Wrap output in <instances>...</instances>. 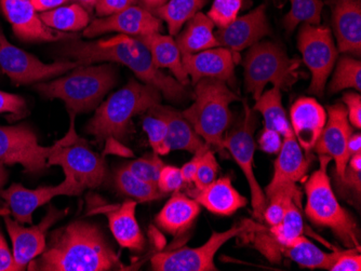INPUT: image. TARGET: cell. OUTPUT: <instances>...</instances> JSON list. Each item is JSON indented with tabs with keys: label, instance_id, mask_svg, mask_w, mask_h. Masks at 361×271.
<instances>
[{
	"label": "cell",
	"instance_id": "cell-31",
	"mask_svg": "<svg viewBox=\"0 0 361 271\" xmlns=\"http://www.w3.org/2000/svg\"><path fill=\"white\" fill-rule=\"evenodd\" d=\"M39 18L48 27L63 33L78 32L90 24L88 10L76 3L42 12Z\"/></svg>",
	"mask_w": 361,
	"mask_h": 271
},
{
	"label": "cell",
	"instance_id": "cell-26",
	"mask_svg": "<svg viewBox=\"0 0 361 271\" xmlns=\"http://www.w3.org/2000/svg\"><path fill=\"white\" fill-rule=\"evenodd\" d=\"M165 121L168 127V141L171 151H185L190 153H197L207 143L195 132L194 127L186 120L180 111L170 106L160 104L146 111Z\"/></svg>",
	"mask_w": 361,
	"mask_h": 271
},
{
	"label": "cell",
	"instance_id": "cell-50",
	"mask_svg": "<svg viewBox=\"0 0 361 271\" xmlns=\"http://www.w3.org/2000/svg\"><path fill=\"white\" fill-rule=\"evenodd\" d=\"M210 145L207 144L206 146L200 149V151L194 153L195 156L192 160L188 161L183 167L180 168V174H182V177H183L185 183H192L194 182L195 174H196L197 169H198V165H200L204 153L210 149Z\"/></svg>",
	"mask_w": 361,
	"mask_h": 271
},
{
	"label": "cell",
	"instance_id": "cell-45",
	"mask_svg": "<svg viewBox=\"0 0 361 271\" xmlns=\"http://www.w3.org/2000/svg\"><path fill=\"white\" fill-rule=\"evenodd\" d=\"M137 4V0H97L94 8L97 15L103 18L119 13Z\"/></svg>",
	"mask_w": 361,
	"mask_h": 271
},
{
	"label": "cell",
	"instance_id": "cell-22",
	"mask_svg": "<svg viewBox=\"0 0 361 271\" xmlns=\"http://www.w3.org/2000/svg\"><path fill=\"white\" fill-rule=\"evenodd\" d=\"M290 125L301 149L310 153L324 130L326 113L313 98H301L290 109Z\"/></svg>",
	"mask_w": 361,
	"mask_h": 271
},
{
	"label": "cell",
	"instance_id": "cell-57",
	"mask_svg": "<svg viewBox=\"0 0 361 271\" xmlns=\"http://www.w3.org/2000/svg\"><path fill=\"white\" fill-rule=\"evenodd\" d=\"M72 3L79 4L82 6L85 9L88 10L89 12L92 11L93 8L95 7V4L97 3V0H70Z\"/></svg>",
	"mask_w": 361,
	"mask_h": 271
},
{
	"label": "cell",
	"instance_id": "cell-11",
	"mask_svg": "<svg viewBox=\"0 0 361 271\" xmlns=\"http://www.w3.org/2000/svg\"><path fill=\"white\" fill-rule=\"evenodd\" d=\"M298 46L303 62L310 74V94L322 98L326 80L336 65L338 49L332 38L331 30L322 26L303 24L298 37Z\"/></svg>",
	"mask_w": 361,
	"mask_h": 271
},
{
	"label": "cell",
	"instance_id": "cell-39",
	"mask_svg": "<svg viewBox=\"0 0 361 271\" xmlns=\"http://www.w3.org/2000/svg\"><path fill=\"white\" fill-rule=\"evenodd\" d=\"M143 130L149 137V144L154 153L158 156H166L171 151L165 121L147 113L143 119Z\"/></svg>",
	"mask_w": 361,
	"mask_h": 271
},
{
	"label": "cell",
	"instance_id": "cell-37",
	"mask_svg": "<svg viewBox=\"0 0 361 271\" xmlns=\"http://www.w3.org/2000/svg\"><path fill=\"white\" fill-rule=\"evenodd\" d=\"M291 9L283 19V26L292 32L299 24L318 25L322 22L324 3L322 0H289Z\"/></svg>",
	"mask_w": 361,
	"mask_h": 271
},
{
	"label": "cell",
	"instance_id": "cell-47",
	"mask_svg": "<svg viewBox=\"0 0 361 271\" xmlns=\"http://www.w3.org/2000/svg\"><path fill=\"white\" fill-rule=\"evenodd\" d=\"M25 107V100L20 95L0 91V114L4 113H11L13 115L22 114Z\"/></svg>",
	"mask_w": 361,
	"mask_h": 271
},
{
	"label": "cell",
	"instance_id": "cell-58",
	"mask_svg": "<svg viewBox=\"0 0 361 271\" xmlns=\"http://www.w3.org/2000/svg\"><path fill=\"white\" fill-rule=\"evenodd\" d=\"M8 179V171L6 170L5 163L0 161V188L5 185Z\"/></svg>",
	"mask_w": 361,
	"mask_h": 271
},
{
	"label": "cell",
	"instance_id": "cell-33",
	"mask_svg": "<svg viewBox=\"0 0 361 271\" xmlns=\"http://www.w3.org/2000/svg\"><path fill=\"white\" fill-rule=\"evenodd\" d=\"M253 111L262 114L264 118V127L277 131L281 137L291 127L283 106L281 89L274 87L271 90L262 93L261 96L255 101Z\"/></svg>",
	"mask_w": 361,
	"mask_h": 271
},
{
	"label": "cell",
	"instance_id": "cell-20",
	"mask_svg": "<svg viewBox=\"0 0 361 271\" xmlns=\"http://www.w3.org/2000/svg\"><path fill=\"white\" fill-rule=\"evenodd\" d=\"M269 32L265 6L262 5L250 13L237 18L226 27L220 28L216 37L220 46L237 53L259 42Z\"/></svg>",
	"mask_w": 361,
	"mask_h": 271
},
{
	"label": "cell",
	"instance_id": "cell-56",
	"mask_svg": "<svg viewBox=\"0 0 361 271\" xmlns=\"http://www.w3.org/2000/svg\"><path fill=\"white\" fill-rule=\"evenodd\" d=\"M348 167H350V169L354 170V171L361 172V153L350 156Z\"/></svg>",
	"mask_w": 361,
	"mask_h": 271
},
{
	"label": "cell",
	"instance_id": "cell-17",
	"mask_svg": "<svg viewBox=\"0 0 361 271\" xmlns=\"http://www.w3.org/2000/svg\"><path fill=\"white\" fill-rule=\"evenodd\" d=\"M162 30L161 21L142 6H131L119 13L91 22L84 30L85 37L93 38L102 34L117 32L121 35H151Z\"/></svg>",
	"mask_w": 361,
	"mask_h": 271
},
{
	"label": "cell",
	"instance_id": "cell-5",
	"mask_svg": "<svg viewBox=\"0 0 361 271\" xmlns=\"http://www.w3.org/2000/svg\"><path fill=\"white\" fill-rule=\"evenodd\" d=\"M115 84L113 65H80L68 76L36 84L35 89L44 98L62 100L68 114L76 116L93 111Z\"/></svg>",
	"mask_w": 361,
	"mask_h": 271
},
{
	"label": "cell",
	"instance_id": "cell-21",
	"mask_svg": "<svg viewBox=\"0 0 361 271\" xmlns=\"http://www.w3.org/2000/svg\"><path fill=\"white\" fill-rule=\"evenodd\" d=\"M283 137V145L275 161L273 179L264 190L267 199L281 186L301 181L310 170V158L303 153L291 127Z\"/></svg>",
	"mask_w": 361,
	"mask_h": 271
},
{
	"label": "cell",
	"instance_id": "cell-53",
	"mask_svg": "<svg viewBox=\"0 0 361 271\" xmlns=\"http://www.w3.org/2000/svg\"><path fill=\"white\" fill-rule=\"evenodd\" d=\"M32 6L37 12L49 11L54 8L61 7L64 4L68 3L70 0H30Z\"/></svg>",
	"mask_w": 361,
	"mask_h": 271
},
{
	"label": "cell",
	"instance_id": "cell-44",
	"mask_svg": "<svg viewBox=\"0 0 361 271\" xmlns=\"http://www.w3.org/2000/svg\"><path fill=\"white\" fill-rule=\"evenodd\" d=\"M184 182L180 169L172 165H165L160 172L157 186L162 194L176 193L183 186Z\"/></svg>",
	"mask_w": 361,
	"mask_h": 271
},
{
	"label": "cell",
	"instance_id": "cell-41",
	"mask_svg": "<svg viewBox=\"0 0 361 271\" xmlns=\"http://www.w3.org/2000/svg\"><path fill=\"white\" fill-rule=\"evenodd\" d=\"M243 5V0H214L207 15L214 26L224 28L238 18Z\"/></svg>",
	"mask_w": 361,
	"mask_h": 271
},
{
	"label": "cell",
	"instance_id": "cell-4",
	"mask_svg": "<svg viewBox=\"0 0 361 271\" xmlns=\"http://www.w3.org/2000/svg\"><path fill=\"white\" fill-rule=\"evenodd\" d=\"M195 86V102L182 114L195 132L224 157V134L233 123L229 105L239 101L238 95L218 79L204 78Z\"/></svg>",
	"mask_w": 361,
	"mask_h": 271
},
{
	"label": "cell",
	"instance_id": "cell-10",
	"mask_svg": "<svg viewBox=\"0 0 361 271\" xmlns=\"http://www.w3.org/2000/svg\"><path fill=\"white\" fill-rule=\"evenodd\" d=\"M257 118L255 111L251 109L248 104H245L243 118L224 137V149L231 153L248 181L253 218L257 220H263L267 199L253 171L255 151V131L257 129Z\"/></svg>",
	"mask_w": 361,
	"mask_h": 271
},
{
	"label": "cell",
	"instance_id": "cell-2",
	"mask_svg": "<svg viewBox=\"0 0 361 271\" xmlns=\"http://www.w3.org/2000/svg\"><path fill=\"white\" fill-rule=\"evenodd\" d=\"M59 54L81 65L94 62L121 63L142 82L158 89L166 100L180 102L188 98L185 87L154 65L151 52L137 38L121 34L107 39L82 42L76 36L61 42Z\"/></svg>",
	"mask_w": 361,
	"mask_h": 271
},
{
	"label": "cell",
	"instance_id": "cell-48",
	"mask_svg": "<svg viewBox=\"0 0 361 271\" xmlns=\"http://www.w3.org/2000/svg\"><path fill=\"white\" fill-rule=\"evenodd\" d=\"M259 149L267 153H278L283 145V137L277 131L267 129L262 131L259 137Z\"/></svg>",
	"mask_w": 361,
	"mask_h": 271
},
{
	"label": "cell",
	"instance_id": "cell-40",
	"mask_svg": "<svg viewBox=\"0 0 361 271\" xmlns=\"http://www.w3.org/2000/svg\"><path fill=\"white\" fill-rule=\"evenodd\" d=\"M165 165L159 156L153 153H147L144 157L125 163L123 167L139 179L157 185L160 172Z\"/></svg>",
	"mask_w": 361,
	"mask_h": 271
},
{
	"label": "cell",
	"instance_id": "cell-13",
	"mask_svg": "<svg viewBox=\"0 0 361 271\" xmlns=\"http://www.w3.org/2000/svg\"><path fill=\"white\" fill-rule=\"evenodd\" d=\"M54 146L42 147L28 125L0 127V161L5 165L19 163L25 173H40L48 168L49 156Z\"/></svg>",
	"mask_w": 361,
	"mask_h": 271
},
{
	"label": "cell",
	"instance_id": "cell-30",
	"mask_svg": "<svg viewBox=\"0 0 361 271\" xmlns=\"http://www.w3.org/2000/svg\"><path fill=\"white\" fill-rule=\"evenodd\" d=\"M281 254L297 263L300 267L308 269L329 270L334 252L326 253L310 241L304 234L294 239L286 246H281Z\"/></svg>",
	"mask_w": 361,
	"mask_h": 271
},
{
	"label": "cell",
	"instance_id": "cell-24",
	"mask_svg": "<svg viewBox=\"0 0 361 271\" xmlns=\"http://www.w3.org/2000/svg\"><path fill=\"white\" fill-rule=\"evenodd\" d=\"M137 204V201L133 200H128L117 206L102 204L97 206L93 212L106 214L109 229L121 248L142 251L145 246V238L135 218Z\"/></svg>",
	"mask_w": 361,
	"mask_h": 271
},
{
	"label": "cell",
	"instance_id": "cell-25",
	"mask_svg": "<svg viewBox=\"0 0 361 271\" xmlns=\"http://www.w3.org/2000/svg\"><path fill=\"white\" fill-rule=\"evenodd\" d=\"M188 195L211 213L220 216L234 215L248 203L247 198L239 194L228 177L216 179L202 189L190 190Z\"/></svg>",
	"mask_w": 361,
	"mask_h": 271
},
{
	"label": "cell",
	"instance_id": "cell-3",
	"mask_svg": "<svg viewBox=\"0 0 361 271\" xmlns=\"http://www.w3.org/2000/svg\"><path fill=\"white\" fill-rule=\"evenodd\" d=\"M161 96L155 87L131 79L97 107L87 125L86 132L93 135L97 143L109 137L123 141L133 132V119L160 104Z\"/></svg>",
	"mask_w": 361,
	"mask_h": 271
},
{
	"label": "cell",
	"instance_id": "cell-14",
	"mask_svg": "<svg viewBox=\"0 0 361 271\" xmlns=\"http://www.w3.org/2000/svg\"><path fill=\"white\" fill-rule=\"evenodd\" d=\"M64 173V182L58 186L27 189L21 184H12L8 189H0V197L7 202L16 222L32 224L34 211L52 198L56 196H78L84 191V186L78 183L73 174Z\"/></svg>",
	"mask_w": 361,
	"mask_h": 271
},
{
	"label": "cell",
	"instance_id": "cell-34",
	"mask_svg": "<svg viewBox=\"0 0 361 271\" xmlns=\"http://www.w3.org/2000/svg\"><path fill=\"white\" fill-rule=\"evenodd\" d=\"M115 185L121 194L139 202L154 201L165 196L157 185L139 179L123 165L115 174Z\"/></svg>",
	"mask_w": 361,
	"mask_h": 271
},
{
	"label": "cell",
	"instance_id": "cell-15",
	"mask_svg": "<svg viewBox=\"0 0 361 271\" xmlns=\"http://www.w3.org/2000/svg\"><path fill=\"white\" fill-rule=\"evenodd\" d=\"M65 213L66 211H59L54 206H50L42 222L30 228L23 227L19 222L6 216V226L13 246L14 262L19 271L27 268L28 264L44 252L47 246V232Z\"/></svg>",
	"mask_w": 361,
	"mask_h": 271
},
{
	"label": "cell",
	"instance_id": "cell-38",
	"mask_svg": "<svg viewBox=\"0 0 361 271\" xmlns=\"http://www.w3.org/2000/svg\"><path fill=\"white\" fill-rule=\"evenodd\" d=\"M350 88L358 92L361 90V63L350 56H343L336 65L329 90L336 93Z\"/></svg>",
	"mask_w": 361,
	"mask_h": 271
},
{
	"label": "cell",
	"instance_id": "cell-8",
	"mask_svg": "<svg viewBox=\"0 0 361 271\" xmlns=\"http://www.w3.org/2000/svg\"><path fill=\"white\" fill-rule=\"evenodd\" d=\"M252 220H243L226 232H213L208 241L200 248H182L156 253L152 258V268L156 271H216L214 258L229 240L259 228Z\"/></svg>",
	"mask_w": 361,
	"mask_h": 271
},
{
	"label": "cell",
	"instance_id": "cell-28",
	"mask_svg": "<svg viewBox=\"0 0 361 271\" xmlns=\"http://www.w3.org/2000/svg\"><path fill=\"white\" fill-rule=\"evenodd\" d=\"M135 38H137L151 52L154 65L158 70L167 68L182 86L190 84L188 73L184 70L182 63V54L172 36L155 33L151 35L137 36Z\"/></svg>",
	"mask_w": 361,
	"mask_h": 271
},
{
	"label": "cell",
	"instance_id": "cell-52",
	"mask_svg": "<svg viewBox=\"0 0 361 271\" xmlns=\"http://www.w3.org/2000/svg\"><path fill=\"white\" fill-rule=\"evenodd\" d=\"M106 155L119 156V157L133 158L135 157L133 151L128 149L127 146L121 143L119 139L109 137L105 139L104 151H103V157Z\"/></svg>",
	"mask_w": 361,
	"mask_h": 271
},
{
	"label": "cell",
	"instance_id": "cell-16",
	"mask_svg": "<svg viewBox=\"0 0 361 271\" xmlns=\"http://www.w3.org/2000/svg\"><path fill=\"white\" fill-rule=\"evenodd\" d=\"M352 134L353 127L348 120L346 107L343 104L329 107L328 119L314 151L319 156H329L334 160L338 177H344L348 168L350 158L348 151V141Z\"/></svg>",
	"mask_w": 361,
	"mask_h": 271
},
{
	"label": "cell",
	"instance_id": "cell-7",
	"mask_svg": "<svg viewBox=\"0 0 361 271\" xmlns=\"http://www.w3.org/2000/svg\"><path fill=\"white\" fill-rule=\"evenodd\" d=\"M243 68L245 90L257 101L267 84L286 90L297 82L299 62L290 58L278 44L263 42L251 46Z\"/></svg>",
	"mask_w": 361,
	"mask_h": 271
},
{
	"label": "cell",
	"instance_id": "cell-12",
	"mask_svg": "<svg viewBox=\"0 0 361 271\" xmlns=\"http://www.w3.org/2000/svg\"><path fill=\"white\" fill-rule=\"evenodd\" d=\"M81 64L75 61H56L46 64L36 56L10 44L0 28V70L16 84H28L44 82L66 74Z\"/></svg>",
	"mask_w": 361,
	"mask_h": 271
},
{
	"label": "cell",
	"instance_id": "cell-32",
	"mask_svg": "<svg viewBox=\"0 0 361 271\" xmlns=\"http://www.w3.org/2000/svg\"><path fill=\"white\" fill-rule=\"evenodd\" d=\"M208 0H168L153 12L160 21L167 23L170 35L176 36L184 25L206 6Z\"/></svg>",
	"mask_w": 361,
	"mask_h": 271
},
{
	"label": "cell",
	"instance_id": "cell-29",
	"mask_svg": "<svg viewBox=\"0 0 361 271\" xmlns=\"http://www.w3.org/2000/svg\"><path fill=\"white\" fill-rule=\"evenodd\" d=\"M213 28L214 24L208 15L198 12L186 23V27L176 38L180 54H194L220 46L216 34L213 33Z\"/></svg>",
	"mask_w": 361,
	"mask_h": 271
},
{
	"label": "cell",
	"instance_id": "cell-51",
	"mask_svg": "<svg viewBox=\"0 0 361 271\" xmlns=\"http://www.w3.org/2000/svg\"><path fill=\"white\" fill-rule=\"evenodd\" d=\"M0 271H19L14 262L13 253L8 248L5 237L0 232Z\"/></svg>",
	"mask_w": 361,
	"mask_h": 271
},
{
	"label": "cell",
	"instance_id": "cell-46",
	"mask_svg": "<svg viewBox=\"0 0 361 271\" xmlns=\"http://www.w3.org/2000/svg\"><path fill=\"white\" fill-rule=\"evenodd\" d=\"M343 102L346 105L348 120L353 127L360 130L361 127V96L359 93L348 92L343 95Z\"/></svg>",
	"mask_w": 361,
	"mask_h": 271
},
{
	"label": "cell",
	"instance_id": "cell-43",
	"mask_svg": "<svg viewBox=\"0 0 361 271\" xmlns=\"http://www.w3.org/2000/svg\"><path fill=\"white\" fill-rule=\"evenodd\" d=\"M360 248H350L346 251H334L329 271H360Z\"/></svg>",
	"mask_w": 361,
	"mask_h": 271
},
{
	"label": "cell",
	"instance_id": "cell-35",
	"mask_svg": "<svg viewBox=\"0 0 361 271\" xmlns=\"http://www.w3.org/2000/svg\"><path fill=\"white\" fill-rule=\"evenodd\" d=\"M306 226L302 216V204L291 201L286 209L283 220L269 228V234L281 246H286L294 239L305 234Z\"/></svg>",
	"mask_w": 361,
	"mask_h": 271
},
{
	"label": "cell",
	"instance_id": "cell-42",
	"mask_svg": "<svg viewBox=\"0 0 361 271\" xmlns=\"http://www.w3.org/2000/svg\"><path fill=\"white\" fill-rule=\"evenodd\" d=\"M218 173L219 165L216 156L211 149H209L198 165L192 183L195 184L196 188L202 189L216 181Z\"/></svg>",
	"mask_w": 361,
	"mask_h": 271
},
{
	"label": "cell",
	"instance_id": "cell-9",
	"mask_svg": "<svg viewBox=\"0 0 361 271\" xmlns=\"http://www.w3.org/2000/svg\"><path fill=\"white\" fill-rule=\"evenodd\" d=\"M71 127L64 137L56 141V149L49 156L48 167L60 165L64 172L73 174L84 188L100 186L105 177L104 159L86 146L75 131V115H70Z\"/></svg>",
	"mask_w": 361,
	"mask_h": 271
},
{
	"label": "cell",
	"instance_id": "cell-36",
	"mask_svg": "<svg viewBox=\"0 0 361 271\" xmlns=\"http://www.w3.org/2000/svg\"><path fill=\"white\" fill-rule=\"evenodd\" d=\"M291 201L302 204V193L297 184L281 186L271 197L267 198V206L265 208L263 220L267 222L269 227L281 222L286 209Z\"/></svg>",
	"mask_w": 361,
	"mask_h": 271
},
{
	"label": "cell",
	"instance_id": "cell-27",
	"mask_svg": "<svg viewBox=\"0 0 361 271\" xmlns=\"http://www.w3.org/2000/svg\"><path fill=\"white\" fill-rule=\"evenodd\" d=\"M200 210L192 198L176 191L156 216V222L172 236H180L192 227Z\"/></svg>",
	"mask_w": 361,
	"mask_h": 271
},
{
	"label": "cell",
	"instance_id": "cell-23",
	"mask_svg": "<svg viewBox=\"0 0 361 271\" xmlns=\"http://www.w3.org/2000/svg\"><path fill=\"white\" fill-rule=\"evenodd\" d=\"M332 23L338 50L360 56L361 0H332Z\"/></svg>",
	"mask_w": 361,
	"mask_h": 271
},
{
	"label": "cell",
	"instance_id": "cell-55",
	"mask_svg": "<svg viewBox=\"0 0 361 271\" xmlns=\"http://www.w3.org/2000/svg\"><path fill=\"white\" fill-rule=\"evenodd\" d=\"M168 0H139V3L141 4L142 7L149 10L153 13L155 10L158 8L162 7L167 3Z\"/></svg>",
	"mask_w": 361,
	"mask_h": 271
},
{
	"label": "cell",
	"instance_id": "cell-1",
	"mask_svg": "<svg viewBox=\"0 0 361 271\" xmlns=\"http://www.w3.org/2000/svg\"><path fill=\"white\" fill-rule=\"evenodd\" d=\"M28 270H128L114 252L100 228L85 220H75L50 234L39 258L28 264Z\"/></svg>",
	"mask_w": 361,
	"mask_h": 271
},
{
	"label": "cell",
	"instance_id": "cell-19",
	"mask_svg": "<svg viewBox=\"0 0 361 271\" xmlns=\"http://www.w3.org/2000/svg\"><path fill=\"white\" fill-rule=\"evenodd\" d=\"M236 62V52L224 46L182 56L184 70L194 84L204 78L218 79L226 84H233Z\"/></svg>",
	"mask_w": 361,
	"mask_h": 271
},
{
	"label": "cell",
	"instance_id": "cell-49",
	"mask_svg": "<svg viewBox=\"0 0 361 271\" xmlns=\"http://www.w3.org/2000/svg\"><path fill=\"white\" fill-rule=\"evenodd\" d=\"M336 185H342L343 190H352L360 199L361 172L354 171L350 167L346 168L344 177H338L336 175Z\"/></svg>",
	"mask_w": 361,
	"mask_h": 271
},
{
	"label": "cell",
	"instance_id": "cell-6",
	"mask_svg": "<svg viewBox=\"0 0 361 271\" xmlns=\"http://www.w3.org/2000/svg\"><path fill=\"white\" fill-rule=\"evenodd\" d=\"M320 168L305 183V214L317 226L329 228L348 248H360L356 222L343 209L328 175L329 156L320 155Z\"/></svg>",
	"mask_w": 361,
	"mask_h": 271
},
{
	"label": "cell",
	"instance_id": "cell-18",
	"mask_svg": "<svg viewBox=\"0 0 361 271\" xmlns=\"http://www.w3.org/2000/svg\"><path fill=\"white\" fill-rule=\"evenodd\" d=\"M6 19L12 25L16 36L25 42H62L76 37L48 27L40 20L30 0H0Z\"/></svg>",
	"mask_w": 361,
	"mask_h": 271
},
{
	"label": "cell",
	"instance_id": "cell-54",
	"mask_svg": "<svg viewBox=\"0 0 361 271\" xmlns=\"http://www.w3.org/2000/svg\"><path fill=\"white\" fill-rule=\"evenodd\" d=\"M348 151L350 156L361 153V135L360 133H353L348 141Z\"/></svg>",
	"mask_w": 361,
	"mask_h": 271
}]
</instances>
